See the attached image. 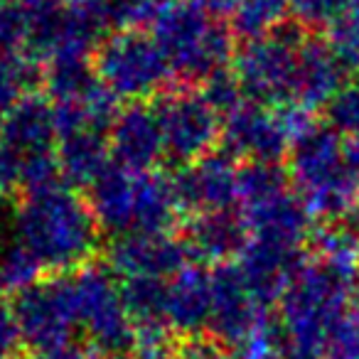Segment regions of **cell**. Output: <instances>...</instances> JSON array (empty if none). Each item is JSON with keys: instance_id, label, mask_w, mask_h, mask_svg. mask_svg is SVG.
Listing matches in <instances>:
<instances>
[{"instance_id": "13", "label": "cell", "mask_w": 359, "mask_h": 359, "mask_svg": "<svg viewBox=\"0 0 359 359\" xmlns=\"http://www.w3.org/2000/svg\"><path fill=\"white\" fill-rule=\"evenodd\" d=\"M342 69L344 65L339 62V57L334 55L330 45L305 42L298 52L295 84H293V99L300 101V109L327 104L344 86Z\"/></svg>"}, {"instance_id": "8", "label": "cell", "mask_w": 359, "mask_h": 359, "mask_svg": "<svg viewBox=\"0 0 359 359\" xmlns=\"http://www.w3.org/2000/svg\"><path fill=\"white\" fill-rule=\"evenodd\" d=\"M236 182H239V170L231 168L229 160L219 155H205L185 165V170L172 182V190L177 207L185 205L202 215L229 207V202L239 197Z\"/></svg>"}, {"instance_id": "1", "label": "cell", "mask_w": 359, "mask_h": 359, "mask_svg": "<svg viewBox=\"0 0 359 359\" xmlns=\"http://www.w3.org/2000/svg\"><path fill=\"white\" fill-rule=\"evenodd\" d=\"M96 217L57 182L32 190L20 212L25 249L37 264L52 269L79 266L96 246Z\"/></svg>"}, {"instance_id": "16", "label": "cell", "mask_w": 359, "mask_h": 359, "mask_svg": "<svg viewBox=\"0 0 359 359\" xmlns=\"http://www.w3.org/2000/svg\"><path fill=\"white\" fill-rule=\"evenodd\" d=\"M285 8H288V0H244L236 6L231 30L236 35L246 37V42L259 40V37L269 35L280 25Z\"/></svg>"}, {"instance_id": "19", "label": "cell", "mask_w": 359, "mask_h": 359, "mask_svg": "<svg viewBox=\"0 0 359 359\" xmlns=\"http://www.w3.org/2000/svg\"><path fill=\"white\" fill-rule=\"evenodd\" d=\"M347 3L349 0H288L303 25H330L347 8Z\"/></svg>"}, {"instance_id": "18", "label": "cell", "mask_w": 359, "mask_h": 359, "mask_svg": "<svg viewBox=\"0 0 359 359\" xmlns=\"http://www.w3.org/2000/svg\"><path fill=\"white\" fill-rule=\"evenodd\" d=\"M327 121L334 130L359 133V84H344L327 101Z\"/></svg>"}, {"instance_id": "20", "label": "cell", "mask_w": 359, "mask_h": 359, "mask_svg": "<svg viewBox=\"0 0 359 359\" xmlns=\"http://www.w3.org/2000/svg\"><path fill=\"white\" fill-rule=\"evenodd\" d=\"M337 359H359V310L339 323L332 334Z\"/></svg>"}, {"instance_id": "7", "label": "cell", "mask_w": 359, "mask_h": 359, "mask_svg": "<svg viewBox=\"0 0 359 359\" xmlns=\"http://www.w3.org/2000/svg\"><path fill=\"white\" fill-rule=\"evenodd\" d=\"M18 332L30 347L50 352L67 344V330L76 320L72 280L67 283H30L18 293L13 308Z\"/></svg>"}, {"instance_id": "5", "label": "cell", "mask_w": 359, "mask_h": 359, "mask_svg": "<svg viewBox=\"0 0 359 359\" xmlns=\"http://www.w3.org/2000/svg\"><path fill=\"white\" fill-rule=\"evenodd\" d=\"M300 47H303L300 30L288 32L280 25L259 40L246 42L236 72L241 94L261 106L290 99Z\"/></svg>"}, {"instance_id": "2", "label": "cell", "mask_w": 359, "mask_h": 359, "mask_svg": "<svg viewBox=\"0 0 359 359\" xmlns=\"http://www.w3.org/2000/svg\"><path fill=\"white\" fill-rule=\"evenodd\" d=\"M155 42L163 50L170 69L187 81L212 79L231 45V30L215 20L212 11L197 3L165 8L158 20Z\"/></svg>"}, {"instance_id": "15", "label": "cell", "mask_w": 359, "mask_h": 359, "mask_svg": "<svg viewBox=\"0 0 359 359\" xmlns=\"http://www.w3.org/2000/svg\"><path fill=\"white\" fill-rule=\"evenodd\" d=\"M212 278L205 271L187 266L168 285V323L182 332H197L210 323Z\"/></svg>"}, {"instance_id": "14", "label": "cell", "mask_w": 359, "mask_h": 359, "mask_svg": "<svg viewBox=\"0 0 359 359\" xmlns=\"http://www.w3.org/2000/svg\"><path fill=\"white\" fill-rule=\"evenodd\" d=\"M246 217L241 212L224 210L202 212L187 231V249L205 259H224L246 249Z\"/></svg>"}, {"instance_id": "17", "label": "cell", "mask_w": 359, "mask_h": 359, "mask_svg": "<svg viewBox=\"0 0 359 359\" xmlns=\"http://www.w3.org/2000/svg\"><path fill=\"white\" fill-rule=\"evenodd\" d=\"M330 47L344 67H359V8L347 3L330 22Z\"/></svg>"}, {"instance_id": "9", "label": "cell", "mask_w": 359, "mask_h": 359, "mask_svg": "<svg viewBox=\"0 0 359 359\" xmlns=\"http://www.w3.org/2000/svg\"><path fill=\"white\" fill-rule=\"evenodd\" d=\"M222 130L226 148L246 155L254 163H276L285 148V126L280 114H271L261 104H236Z\"/></svg>"}, {"instance_id": "12", "label": "cell", "mask_w": 359, "mask_h": 359, "mask_svg": "<svg viewBox=\"0 0 359 359\" xmlns=\"http://www.w3.org/2000/svg\"><path fill=\"white\" fill-rule=\"evenodd\" d=\"M57 133L55 111L47 109L40 96H25L11 109L3 123V145L13 155L22 158H40L50 148L52 138Z\"/></svg>"}, {"instance_id": "22", "label": "cell", "mask_w": 359, "mask_h": 359, "mask_svg": "<svg viewBox=\"0 0 359 359\" xmlns=\"http://www.w3.org/2000/svg\"><path fill=\"white\" fill-rule=\"evenodd\" d=\"M0 6H3V0H0Z\"/></svg>"}, {"instance_id": "10", "label": "cell", "mask_w": 359, "mask_h": 359, "mask_svg": "<svg viewBox=\"0 0 359 359\" xmlns=\"http://www.w3.org/2000/svg\"><path fill=\"white\" fill-rule=\"evenodd\" d=\"M111 150L121 168L130 172H148V168L165 153L163 133L153 109L130 104L111 126Z\"/></svg>"}, {"instance_id": "21", "label": "cell", "mask_w": 359, "mask_h": 359, "mask_svg": "<svg viewBox=\"0 0 359 359\" xmlns=\"http://www.w3.org/2000/svg\"><path fill=\"white\" fill-rule=\"evenodd\" d=\"M215 3H219V6H239V3H244V0H215Z\"/></svg>"}, {"instance_id": "11", "label": "cell", "mask_w": 359, "mask_h": 359, "mask_svg": "<svg viewBox=\"0 0 359 359\" xmlns=\"http://www.w3.org/2000/svg\"><path fill=\"white\" fill-rule=\"evenodd\" d=\"M185 241L168 239L163 234H135L121 241L114 261L128 278H160L185 269Z\"/></svg>"}, {"instance_id": "3", "label": "cell", "mask_w": 359, "mask_h": 359, "mask_svg": "<svg viewBox=\"0 0 359 359\" xmlns=\"http://www.w3.org/2000/svg\"><path fill=\"white\" fill-rule=\"evenodd\" d=\"M347 303V278L337 264L320 261L298 271L283 295L285 325L293 332L298 347L308 349L332 337L344 320Z\"/></svg>"}, {"instance_id": "4", "label": "cell", "mask_w": 359, "mask_h": 359, "mask_svg": "<svg viewBox=\"0 0 359 359\" xmlns=\"http://www.w3.org/2000/svg\"><path fill=\"white\" fill-rule=\"evenodd\" d=\"M170 65L155 40L135 27L118 30L101 45L96 57V76L111 91L121 96H143L165 89Z\"/></svg>"}, {"instance_id": "6", "label": "cell", "mask_w": 359, "mask_h": 359, "mask_svg": "<svg viewBox=\"0 0 359 359\" xmlns=\"http://www.w3.org/2000/svg\"><path fill=\"white\" fill-rule=\"evenodd\" d=\"M163 133L165 153L182 163H195L205 158L210 145L222 133L217 109L195 91H177V94L160 96L153 106Z\"/></svg>"}]
</instances>
